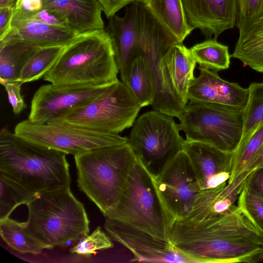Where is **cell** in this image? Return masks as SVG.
<instances>
[{
  "label": "cell",
  "mask_w": 263,
  "mask_h": 263,
  "mask_svg": "<svg viewBox=\"0 0 263 263\" xmlns=\"http://www.w3.org/2000/svg\"><path fill=\"white\" fill-rule=\"evenodd\" d=\"M171 243L198 263H254L263 260V234L238 206L192 227L175 222Z\"/></svg>",
  "instance_id": "cell-1"
},
{
  "label": "cell",
  "mask_w": 263,
  "mask_h": 263,
  "mask_svg": "<svg viewBox=\"0 0 263 263\" xmlns=\"http://www.w3.org/2000/svg\"><path fill=\"white\" fill-rule=\"evenodd\" d=\"M66 155L5 127L0 133V179L27 205L40 194L70 187Z\"/></svg>",
  "instance_id": "cell-2"
},
{
  "label": "cell",
  "mask_w": 263,
  "mask_h": 263,
  "mask_svg": "<svg viewBox=\"0 0 263 263\" xmlns=\"http://www.w3.org/2000/svg\"><path fill=\"white\" fill-rule=\"evenodd\" d=\"M111 40L105 29L77 34L44 80L55 84L103 85L119 80Z\"/></svg>",
  "instance_id": "cell-3"
},
{
  "label": "cell",
  "mask_w": 263,
  "mask_h": 263,
  "mask_svg": "<svg viewBox=\"0 0 263 263\" xmlns=\"http://www.w3.org/2000/svg\"><path fill=\"white\" fill-rule=\"evenodd\" d=\"M26 205L25 230L48 249L78 242L89 234L85 209L70 187L40 194Z\"/></svg>",
  "instance_id": "cell-4"
},
{
  "label": "cell",
  "mask_w": 263,
  "mask_h": 263,
  "mask_svg": "<svg viewBox=\"0 0 263 263\" xmlns=\"http://www.w3.org/2000/svg\"><path fill=\"white\" fill-rule=\"evenodd\" d=\"M77 184L104 217L115 208L136 156L128 142L101 147L74 156Z\"/></svg>",
  "instance_id": "cell-5"
},
{
  "label": "cell",
  "mask_w": 263,
  "mask_h": 263,
  "mask_svg": "<svg viewBox=\"0 0 263 263\" xmlns=\"http://www.w3.org/2000/svg\"><path fill=\"white\" fill-rule=\"evenodd\" d=\"M105 218L171 242L174 221L159 197L154 177L137 159L118 203Z\"/></svg>",
  "instance_id": "cell-6"
},
{
  "label": "cell",
  "mask_w": 263,
  "mask_h": 263,
  "mask_svg": "<svg viewBox=\"0 0 263 263\" xmlns=\"http://www.w3.org/2000/svg\"><path fill=\"white\" fill-rule=\"evenodd\" d=\"M178 118L186 140L234 152L242 138L243 109L219 104L189 102Z\"/></svg>",
  "instance_id": "cell-7"
},
{
  "label": "cell",
  "mask_w": 263,
  "mask_h": 263,
  "mask_svg": "<svg viewBox=\"0 0 263 263\" xmlns=\"http://www.w3.org/2000/svg\"><path fill=\"white\" fill-rule=\"evenodd\" d=\"M180 130L174 117L155 109L143 114L134 122L128 142L153 177L182 150L184 140Z\"/></svg>",
  "instance_id": "cell-8"
},
{
  "label": "cell",
  "mask_w": 263,
  "mask_h": 263,
  "mask_svg": "<svg viewBox=\"0 0 263 263\" xmlns=\"http://www.w3.org/2000/svg\"><path fill=\"white\" fill-rule=\"evenodd\" d=\"M141 107L129 88L118 80L101 97L59 121L93 130L119 134L133 126Z\"/></svg>",
  "instance_id": "cell-9"
},
{
  "label": "cell",
  "mask_w": 263,
  "mask_h": 263,
  "mask_svg": "<svg viewBox=\"0 0 263 263\" xmlns=\"http://www.w3.org/2000/svg\"><path fill=\"white\" fill-rule=\"evenodd\" d=\"M14 133L27 140L74 156L95 148L128 142V138L119 134L93 130L63 121L36 124L25 120L16 125Z\"/></svg>",
  "instance_id": "cell-10"
},
{
  "label": "cell",
  "mask_w": 263,
  "mask_h": 263,
  "mask_svg": "<svg viewBox=\"0 0 263 263\" xmlns=\"http://www.w3.org/2000/svg\"><path fill=\"white\" fill-rule=\"evenodd\" d=\"M112 83L103 85L50 83L42 85L33 97L28 120L36 124L59 121L73 110L101 97Z\"/></svg>",
  "instance_id": "cell-11"
},
{
  "label": "cell",
  "mask_w": 263,
  "mask_h": 263,
  "mask_svg": "<svg viewBox=\"0 0 263 263\" xmlns=\"http://www.w3.org/2000/svg\"><path fill=\"white\" fill-rule=\"evenodd\" d=\"M157 192L174 221L186 216L201 189L190 160L181 150L154 177Z\"/></svg>",
  "instance_id": "cell-12"
},
{
  "label": "cell",
  "mask_w": 263,
  "mask_h": 263,
  "mask_svg": "<svg viewBox=\"0 0 263 263\" xmlns=\"http://www.w3.org/2000/svg\"><path fill=\"white\" fill-rule=\"evenodd\" d=\"M104 228L112 240L131 252L134 257L130 262L198 263L171 242L159 240L141 231L106 220Z\"/></svg>",
  "instance_id": "cell-13"
},
{
  "label": "cell",
  "mask_w": 263,
  "mask_h": 263,
  "mask_svg": "<svg viewBox=\"0 0 263 263\" xmlns=\"http://www.w3.org/2000/svg\"><path fill=\"white\" fill-rule=\"evenodd\" d=\"M253 171L242 172L221 186L201 190L186 216L175 222L192 227L232 212L238 207L239 195Z\"/></svg>",
  "instance_id": "cell-14"
},
{
  "label": "cell",
  "mask_w": 263,
  "mask_h": 263,
  "mask_svg": "<svg viewBox=\"0 0 263 263\" xmlns=\"http://www.w3.org/2000/svg\"><path fill=\"white\" fill-rule=\"evenodd\" d=\"M188 156L201 190L227 183L233 169V152L208 143L184 140L182 148Z\"/></svg>",
  "instance_id": "cell-15"
},
{
  "label": "cell",
  "mask_w": 263,
  "mask_h": 263,
  "mask_svg": "<svg viewBox=\"0 0 263 263\" xmlns=\"http://www.w3.org/2000/svg\"><path fill=\"white\" fill-rule=\"evenodd\" d=\"M189 25L206 39H217L236 25L237 0H181Z\"/></svg>",
  "instance_id": "cell-16"
},
{
  "label": "cell",
  "mask_w": 263,
  "mask_h": 263,
  "mask_svg": "<svg viewBox=\"0 0 263 263\" xmlns=\"http://www.w3.org/2000/svg\"><path fill=\"white\" fill-rule=\"evenodd\" d=\"M200 74L188 91L190 102H207L243 109L249 98L248 88L221 78L217 71L199 66Z\"/></svg>",
  "instance_id": "cell-17"
},
{
  "label": "cell",
  "mask_w": 263,
  "mask_h": 263,
  "mask_svg": "<svg viewBox=\"0 0 263 263\" xmlns=\"http://www.w3.org/2000/svg\"><path fill=\"white\" fill-rule=\"evenodd\" d=\"M196 64L190 49L183 43L173 44L161 60V72L167 90L183 107L189 102L188 91L195 79Z\"/></svg>",
  "instance_id": "cell-18"
},
{
  "label": "cell",
  "mask_w": 263,
  "mask_h": 263,
  "mask_svg": "<svg viewBox=\"0 0 263 263\" xmlns=\"http://www.w3.org/2000/svg\"><path fill=\"white\" fill-rule=\"evenodd\" d=\"M77 35L69 30L48 25L29 13L14 8L11 29L5 37L17 39L39 47H45L65 46Z\"/></svg>",
  "instance_id": "cell-19"
},
{
  "label": "cell",
  "mask_w": 263,
  "mask_h": 263,
  "mask_svg": "<svg viewBox=\"0 0 263 263\" xmlns=\"http://www.w3.org/2000/svg\"><path fill=\"white\" fill-rule=\"evenodd\" d=\"M43 8L53 11L76 34L104 29L102 8L98 0H43Z\"/></svg>",
  "instance_id": "cell-20"
},
{
  "label": "cell",
  "mask_w": 263,
  "mask_h": 263,
  "mask_svg": "<svg viewBox=\"0 0 263 263\" xmlns=\"http://www.w3.org/2000/svg\"><path fill=\"white\" fill-rule=\"evenodd\" d=\"M236 26L239 37L231 57L263 73V7Z\"/></svg>",
  "instance_id": "cell-21"
},
{
  "label": "cell",
  "mask_w": 263,
  "mask_h": 263,
  "mask_svg": "<svg viewBox=\"0 0 263 263\" xmlns=\"http://www.w3.org/2000/svg\"><path fill=\"white\" fill-rule=\"evenodd\" d=\"M40 48L17 39L0 40L1 84L19 81L24 67Z\"/></svg>",
  "instance_id": "cell-22"
},
{
  "label": "cell",
  "mask_w": 263,
  "mask_h": 263,
  "mask_svg": "<svg viewBox=\"0 0 263 263\" xmlns=\"http://www.w3.org/2000/svg\"><path fill=\"white\" fill-rule=\"evenodd\" d=\"M145 6L179 43L194 30L187 22L181 0H148Z\"/></svg>",
  "instance_id": "cell-23"
},
{
  "label": "cell",
  "mask_w": 263,
  "mask_h": 263,
  "mask_svg": "<svg viewBox=\"0 0 263 263\" xmlns=\"http://www.w3.org/2000/svg\"><path fill=\"white\" fill-rule=\"evenodd\" d=\"M0 233L2 239L12 249L21 253L37 255L47 247L28 234L24 222L9 217L0 220Z\"/></svg>",
  "instance_id": "cell-24"
},
{
  "label": "cell",
  "mask_w": 263,
  "mask_h": 263,
  "mask_svg": "<svg viewBox=\"0 0 263 263\" xmlns=\"http://www.w3.org/2000/svg\"><path fill=\"white\" fill-rule=\"evenodd\" d=\"M199 66L216 71L227 69L231 56L228 46L212 38L197 43L190 48Z\"/></svg>",
  "instance_id": "cell-25"
},
{
  "label": "cell",
  "mask_w": 263,
  "mask_h": 263,
  "mask_svg": "<svg viewBox=\"0 0 263 263\" xmlns=\"http://www.w3.org/2000/svg\"><path fill=\"white\" fill-rule=\"evenodd\" d=\"M126 85L142 107L151 105L153 95V83L143 55L136 57L131 62Z\"/></svg>",
  "instance_id": "cell-26"
},
{
  "label": "cell",
  "mask_w": 263,
  "mask_h": 263,
  "mask_svg": "<svg viewBox=\"0 0 263 263\" xmlns=\"http://www.w3.org/2000/svg\"><path fill=\"white\" fill-rule=\"evenodd\" d=\"M64 47L55 46L40 48L24 67L19 81L23 84L44 77L53 67Z\"/></svg>",
  "instance_id": "cell-27"
},
{
  "label": "cell",
  "mask_w": 263,
  "mask_h": 263,
  "mask_svg": "<svg viewBox=\"0 0 263 263\" xmlns=\"http://www.w3.org/2000/svg\"><path fill=\"white\" fill-rule=\"evenodd\" d=\"M263 147V124L233 152V169L229 181L242 172L250 170ZM228 181V182H229Z\"/></svg>",
  "instance_id": "cell-28"
},
{
  "label": "cell",
  "mask_w": 263,
  "mask_h": 263,
  "mask_svg": "<svg viewBox=\"0 0 263 263\" xmlns=\"http://www.w3.org/2000/svg\"><path fill=\"white\" fill-rule=\"evenodd\" d=\"M248 88L249 98L243 109V129L239 144L263 124V82L252 83Z\"/></svg>",
  "instance_id": "cell-29"
},
{
  "label": "cell",
  "mask_w": 263,
  "mask_h": 263,
  "mask_svg": "<svg viewBox=\"0 0 263 263\" xmlns=\"http://www.w3.org/2000/svg\"><path fill=\"white\" fill-rule=\"evenodd\" d=\"M110 236L98 227L93 232L80 239L69 249L71 254L85 257L95 255L98 250L110 249L113 243Z\"/></svg>",
  "instance_id": "cell-30"
},
{
  "label": "cell",
  "mask_w": 263,
  "mask_h": 263,
  "mask_svg": "<svg viewBox=\"0 0 263 263\" xmlns=\"http://www.w3.org/2000/svg\"><path fill=\"white\" fill-rule=\"evenodd\" d=\"M237 205L263 234V199L252 196L245 188L239 195Z\"/></svg>",
  "instance_id": "cell-31"
},
{
  "label": "cell",
  "mask_w": 263,
  "mask_h": 263,
  "mask_svg": "<svg viewBox=\"0 0 263 263\" xmlns=\"http://www.w3.org/2000/svg\"><path fill=\"white\" fill-rule=\"evenodd\" d=\"M0 220L9 217L11 213L21 205L18 198L4 181L0 179Z\"/></svg>",
  "instance_id": "cell-32"
},
{
  "label": "cell",
  "mask_w": 263,
  "mask_h": 263,
  "mask_svg": "<svg viewBox=\"0 0 263 263\" xmlns=\"http://www.w3.org/2000/svg\"><path fill=\"white\" fill-rule=\"evenodd\" d=\"M20 81L6 83L3 85L7 92L9 102L14 114L18 115L26 108V104L21 94V85Z\"/></svg>",
  "instance_id": "cell-33"
},
{
  "label": "cell",
  "mask_w": 263,
  "mask_h": 263,
  "mask_svg": "<svg viewBox=\"0 0 263 263\" xmlns=\"http://www.w3.org/2000/svg\"><path fill=\"white\" fill-rule=\"evenodd\" d=\"M263 7V0H237L236 26L248 20Z\"/></svg>",
  "instance_id": "cell-34"
},
{
  "label": "cell",
  "mask_w": 263,
  "mask_h": 263,
  "mask_svg": "<svg viewBox=\"0 0 263 263\" xmlns=\"http://www.w3.org/2000/svg\"><path fill=\"white\" fill-rule=\"evenodd\" d=\"M245 189L252 196L263 199V166L253 170L247 181Z\"/></svg>",
  "instance_id": "cell-35"
},
{
  "label": "cell",
  "mask_w": 263,
  "mask_h": 263,
  "mask_svg": "<svg viewBox=\"0 0 263 263\" xmlns=\"http://www.w3.org/2000/svg\"><path fill=\"white\" fill-rule=\"evenodd\" d=\"M27 13L48 25L71 31L66 21L60 15L53 11L43 8L38 12Z\"/></svg>",
  "instance_id": "cell-36"
},
{
  "label": "cell",
  "mask_w": 263,
  "mask_h": 263,
  "mask_svg": "<svg viewBox=\"0 0 263 263\" xmlns=\"http://www.w3.org/2000/svg\"><path fill=\"white\" fill-rule=\"evenodd\" d=\"M100 4L103 11L107 18H110L116 13L136 1V0H98Z\"/></svg>",
  "instance_id": "cell-37"
},
{
  "label": "cell",
  "mask_w": 263,
  "mask_h": 263,
  "mask_svg": "<svg viewBox=\"0 0 263 263\" xmlns=\"http://www.w3.org/2000/svg\"><path fill=\"white\" fill-rule=\"evenodd\" d=\"M14 6L0 8V40L5 37L11 29Z\"/></svg>",
  "instance_id": "cell-38"
},
{
  "label": "cell",
  "mask_w": 263,
  "mask_h": 263,
  "mask_svg": "<svg viewBox=\"0 0 263 263\" xmlns=\"http://www.w3.org/2000/svg\"><path fill=\"white\" fill-rule=\"evenodd\" d=\"M14 8L27 13H35L43 8V0H22L20 6Z\"/></svg>",
  "instance_id": "cell-39"
},
{
  "label": "cell",
  "mask_w": 263,
  "mask_h": 263,
  "mask_svg": "<svg viewBox=\"0 0 263 263\" xmlns=\"http://www.w3.org/2000/svg\"><path fill=\"white\" fill-rule=\"evenodd\" d=\"M262 166H263V147L257 158L252 165L250 170H254Z\"/></svg>",
  "instance_id": "cell-40"
},
{
  "label": "cell",
  "mask_w": 263,
  "mask_h": 263,
  "mask_svg": "<svg viewBox=\"0 0 263 263\" xmlns=\"http://www.w3.org/2000/svg\"><path fill=\"white\" fill-rule=\"evenodd\" d=\"M14 0H0V8L14 7Z\"/></svg>",
  "instance_id": "cell-41"
},
{
  "label": "cell",
  "mask_w": 263,
  "mask_h": 263,
  "mask_svg": "<svg viewBox=\"0 0 263 263\" xmlns=\"http://www.w3.org/2000/svg\"><path fill=\"white\" fill-rule=\"evenodd\" d=\"M21 1H22V0H16L15 3V5H14V7L15 8L18 7L20 6V4L21 3Z\"/></svg>",
  "instance_id": "cell-42"
},
{
  "label": "cell",
  "mask_w": 263,
  "mask_h": 263,
  "mask_svg": "<svg viewBox=\"0 0 263 263\" xmlns=\"http://www.w3.org/2000/svg\"><path fill=\"white\" fill-rule=\"evenodd\" d=\"M148 1V0H136V1L141 2L145 5L147 3Z\"/></svg>",
  "instance_id": "cell-43"
}]
</instances>
